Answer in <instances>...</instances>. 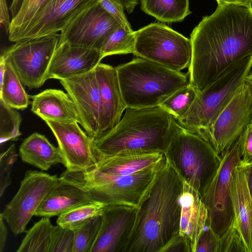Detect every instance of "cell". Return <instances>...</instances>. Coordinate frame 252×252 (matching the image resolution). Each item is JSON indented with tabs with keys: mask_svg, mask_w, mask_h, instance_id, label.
I'll use <instances>...</instances> for the list:
<instances>
[{
	"mask_svg": "<svg viewBox=\"0 0 252 252\" xmlns=\"http://www.w3.org/2000/svg\"><path fill=\"white\" fill-rule=\"evenodd\" d=\"M190 39L189 84L200 91L233 63L252 55V6L218 5L194 27Z\"/></svg>",
	"mask_w": 252,
	"mask_h": 252,
	"instance_id": "cell-1",
	"label": "cell"
},
{
	"mask_svg": "<svg viewBox=\"0 0 252 252\" xmlns=\"http://www.w3.org/2000/svg\"><path fill=\"white\" fill-rule=\"evenodd\" d=\"M184 182L166 158L138 205L123 252H162L179 234Z\"/></svg>",
	"mask_w": 252,
	"mask_h": 252,
	"instance_id": "cell-2",
	"label": "cell"
},
{
	"mask_svg": "<svg viewBox=\"0 0 252 252\" xmlns=\"http://www.w3.org/2000/svg\"><path fill=\"white\" fill-rule=\"evenodd\" d=\"M176 121L160 106L127 107L116 126L92 140L93 146L97 158L124 153H165Z\"/></svg>",
	"mask_w": 252,
	"mask_h": 252,
	"instance_id": "cell-3",
	"label": "cell"
},
{
	"mask_svg": "<svg viewBox=\"0 0 252 252\" xmlns=\"http://www.w3.org/2000/svg\"><path fill=\"white\" fill-rule=\"evenodd\" d=\"M115 68L126 108L159 106L176 91L189 84V73L173 70L140 57Z\"/></svg>",
	"mask_w": 252,
	"mask_h": 252,
	"instance_id": "cell-4",
	"label": "cell"
},
{
	"mask_svg": "<svg viewBox=\"0 0 252 252\" xmlns=\"http://www.w3.org/2000/svg\"><path fill=\"white\" fill-rule=\"evenodd\" d=\"M166 158L184 182L200 195L214 178L221 162L211 144L176 121Z\"/></svg>",
	"mask_w": 252,
	"mask_h": 252,
	"instance_id": "cell-5",
	"label": "cell"
},
{
	"mask_svg": "<svg viewBox=\"0 0 252 252\" xmlns=\"http://www.w3.org/2000/svg\"><path fill=\"white\" fill-rule=\"evenodd\" d=\"M252 67V55L231 65L217 80L197 91L189 109L176 120L178 124L209 142L212 124L242 85Z\"/></svg>",
	"mask_w": 252,
	"mask_h": 252,
	"instance_id": "cell-6",
	"label": "cell"
},
{
	"mask_svg": "<svg viewBox=\"0 0 252 252\" xmlns=\"http://www.w3.org/2000/svg\"><path fill=\"white\" fill-rule=\"evenodd\" d=\"M165 160L128 176H88L66 170L60 177L62 181L86 190L94 202L105 206L124 204L138 207Z\"/></svg>",
	"mask_w": 252,
	"mask_h": 252,
	"instance_id": "cell-7",
	"label": "cell"
},
{
	"mask_svg": "<svg viewBox=\"0 0 252 252\" xmlns=\"http://www.w3.org/2000/svg\"><path fill=\"white\" fill-rule=\"evenodd\" d=\"M134 55L173 70L189 66L192 55L190 39L166 24L151 23L134 31Z\"/></svg>",
	"mask_w": 252,
	"mask_h": 252,
	"instance_id": "cell-8",
	"label": "cell"
},
{
	"mask_svg": "<svg viewBox=\"0 0 252 252\" xmlns=\"http://www.w3.org/2000/svg\"><path fill=\"white\" fill-rule=\"evenodd\" d=\"M241 162L237 140L221 158L214 178L201 197L207 211V222L220 238L234 221L231 184L234 172Z\"/></svg>",
	"mask_w": 252,
	"mask_h": 252,
	"instance_id": "cell-9",
	"label": "cell"
},
{
	"mask_svg": "<svg viewBox=\"0 0 252 252\" xmlns=\"http://www.w3.org/2000/svg\"><path fill=\"white\" fill-rule=\"evenodd\" d=\"M60 34L25 39L5 49L2 55L12 65L23 85L29 89H38L45 82Z\"/></svg>",
	"mask_w": 252,
	"mask_h": 252,
	"instance_id": "cell-10",
	"label": "cell"
},
{
	"mask_svg": "<svg viewBox=\"0 0 252 252\" xmlns=\"http://www.w3.org/2000/svg\"><path fill=\"white\" fill-rule=\"evenodd\" d=\"M61 182L57 175L36 170L26 172L18 191L1 213L15 235L25 231L44 198Z\"/></svg>",
	"mask_w": 252,
	"mask_h": 252,
	"instance_id": "cell-11",
	"label": "cell"
},
{
	"mask_svg": "<svg viewBox=\"0 0 252 252\" xmlns=\"http://www.w3.org/2000/svg\"><path fill=\"white\" fill-rule=\"evenodd\" d=\"M252 117L251 97L243 83L210 129L209 142L221 158L250 124Z\"/></svg>",
	"mask_w": 252,
	"mask_h": 252,
	"instance_id": "cell-12",
	"label": "cell"
},
{
	"mask_svg": "<svg viewBox=\"0 0 252 252\" xmlns=\"http://www.w3.org/2000/svg\"><path fill=\"white\" fill-rule=\"evenodd\" d=\"M97 0H49L28 23L11 33V42L61 32L76 17Z\"/></svg>",
	"mask_w": 252,
	"mask_h": 252,
	"instance_id": "cell-13",
	"label": "cell"
},
{
	"mask_svg": "<svg viewBox=\"0 0 252 252\" xmlns=\"http://www.w3.org/2000/svg\"><path fill=\"white\" fill-rule=\"evenodd\" d=\"M120 26L97 0L60 33V42L99 51L108 36Z\"/></svg>",
	"mask_w": 252,
	"mask_h": 252,
	"instance_id": "cell-14",
	"label": "cell"
},
{
	"mask_svg": "<svg viewBox=\"0 0 252 252\" xmlns=\"http://www.w3.org/2000/svg\"><path fill=\"white\" fill-rule=\"evenodd\" d=\"M57 139L63 158V165L70 171H82L95 167L97 155L92 139L77 122L45 121Z\"/></svg>",
	"mask_w": 252,
	"mask_h": 252,
	"instance_id": "cell-15",
	"label": "cell"
},
{
	"mask_svg": "<svg viewBox=\"0 0 252 252\" xmlns=\"http://www.w3.org/2000/svg\"><path fill=\"white\" fill-rule=\"evenodd\" d=\"M60 82L76 106L81 126L92 140L97 138L101 97L95 68L88 72Z\"/></svg>",
	"mask_w": 252,
	"mask_h": 252,
	"instance_id": "cell-16",
	"label": "cell"
},
{
	"mask_svg": "<svg viewBox=\"0 0 252 252\" xmlns=\"http://www.w3.org/2000/svg\"><path fill=\"white\" fill-rule=\"evenodd\" d=\"M137 210L128 205L106 206L91 252H123L133 230Z\"/></svg>",
	"mask_w": 252,
	"mask_h": 252,
	"instance_id": "cell-17",
	"label": "cell"
},
{
	"mask_svg": "<svg viewBox=\"0 0 252 252\" xmlns=\"http://www.w3.org/2000/svg\"><path fill=\"white\" fill-rule=\"evenodd\" d=\"M102 59L98 50L59 42L45 80H61L88 72L94 69Z\"/></svg>",
	"mask_w": 252,
	"mask_h": 252,
	"instance_id": "cell-18",
	"label": "cell"
},
{
	"mask_svg": "<svg viewBox=\"0 0 252 252\" xmlns=\"http://www.w3.org/2000/svg\"><path fill=\"white\" fill-rule=\"evenodd\" d=\"M95 71L101 97L99 137L118 124L126 106L115 67L100 63Z\"/></svg>",
	"mask_w": 252,
	"mask_h": 252,
	"instance_id": "cell-19",
	"label": "cell"
},
{
	"mask_svg": "<svg viewBox=\"0 0 252 252\" xmlns=\"http://www.w3.org/2000/svg\"><path fill=\"white\" fill-rule=\"evenodd\" d=\"M165 159L164 153L160 152L119 154L97 157L95 167L78 172L88 176H128L156 166Z\"/></svg>",
	"mask_w": 252,
	"mask_h": 252,
	"instance_id": "cell-20",
	"label": "cell"
},
{
	"mask_svg": "<svg viewBox=\"0 0 252 252\" xmlns=\"http://www.w3.org/2000/svg\"><path fill=\"white\" fill-rule=\"evenodd\" d=\"M31 111L44 121L77 122L81 120L69 95L61 90L49 89L32 96Z\"/></svg>",
	"mask_w": 252,
	"mask_h": 252,
	"instance_id": "cell-21",
	"label": "cell"
},
{
	"mask_svg": "<svg viewBox=\"0 0 252 252\" xmlns=\"http://www.w3.org/2000/svg\"><path fill=\"white\" fill-rule=\"evenodd\" d=\"M94 202L84 189L62 181L52 189L36 210V217L51 218Z\"/></svg>",
	"mask_w": 252,
	"mask_h": 252,
	"instance_id": "cell-22",
	"label": "cell"
},
{
	"mask_svg": "<svg viewBox=\"0 0 252 252\" xmlns=\"http://www.w3.org/2000/svg\"><path fill=\"white\" fill-rule=\"evenodd\" d=\"M180 200L182 209L179 234L189 241L192 252H194L197 239L207 223V209L199 194L185 182Z\"/></svg>",
	"mask_w": 252,
	"mask_h": 252,
	"instance_id": "cell-23",
	"label": "cell"
},
{
	"mask_svg": "<svg viewBox=\"0 0 252 252\" xmlns=\"http://www.w3.org/2000/svg\"><path fill=\"white\" fill-rule=\"evenodd\" d=\"M234 219L248 252H252V200L241 163L236 167L231 184Z\"/></svg>",
	"mask_w": 252,
	"mask_h": 252,
	"instance_id": "cell-24",
	"label": "cell"
},
{
	"mask_svg": "<svg viewBox=\"0 0 252 252\" xmlns=\"http://www.w3.org/2000/svg\"><path fill=\"white\" fill-rule=\"evenodd\" d=\"M19 155L23 162L42 171H47L57 163L63 164L59 147L54 146L45 135L37 132L33 133L23 141Z\"/></svg>",
	"mask_w": 252,
	"mask_h": 252,
	"instance_id": "cell-25",
	"label": "cell"
},
{
	"mask_svg": "<svg viewBox=\"0 0 252 252\" xmlns=\"http://www.w3.org/2000/svg\"><path fill=\"white\" fill-rule=\"evenodd\" d=\"M141 9L161 22L182 21L191 12L189 0H140Z\"/></svg>",
	"mask_w": 252,
	"mask_h": 252,
	"instance_id": "cell-26",
	"label": "cell"
},
{
	"mask_svg": "<svg viewBox=\"0 0 252 252\" xmlns=\"http://www.w3.org/2000/svg\"><path fill=\"white\" fill-rule=\"evenodd\" d=\"M5 61L4 78L0 86V99L11 108L18 110L25 109L29 104L30 96L26 92L22 83L12 65Z\"/></svg>",
	"mask_w": 252,
	"mask_h": 252,
	"instance_id": "cell-27",
	"label": "cell"
},
{
	"mask_svg": "<svg viewBox=\"0 0 252 252\" xmlns=\"http://www.w3.org/2000/svg\"><path fill=\"white\" fill-rule=\"evenodd\" d=\"M53 225L50 218L42 217L28 230L17 252H49Z\"/></svg>",
	"mask_w": 252,
	"mask_h": 252,
	"instance_id": "cell-28",
	"label": "cell"
},
{
	"mask_svg": "<svg viewBox=\"0 0 252 252\" xmlns=\"http://www.w3.org/2000/svg\"><path fill=\"white\" fill-rule=\"evenodd\" d=\"M106 206L95 202L80 206L59 216L57 223L74 232L93 219L101 216Z\"/></svg>",
	"mask_w": 252,
	"mask_h": 252,
	"instance_id": "cell-29",
	"label": "cell"
},
{
	"mask_svg": "<svg viewBox=\"0 0 252 252\" xmlns=\"http://www.w3.org/2000/svg\"><path fill=\"white\" fill-rule=\"evenodd\" d=\"M135 43L134 31H127L120 26L106 38L99 52L102 58L113 55L133 54Z\"/></svg>",
	"mask_w": 252,
	"mask_h": 252,
	"instance_id": "cell-30",
	"label": "cell"
},
{
	"mask_svg": "<svg viewBox=\"0 0 252 252\" xmlns=\"http://www.w3.org/2000/svg\"><path fill=\"white\" fill-rule=\"evenodd\" d=\"M197 93L196 90L189 84L172 94L159 106L176 120H178L189 109Z\"/></svg>",
	"mask_w": 252,
	"mask_h": 252,
	"instance_id": "cell-31",
	"label": "cell"
},
{
	"mask_svg": "<svg viewBox=\"0 0 252 252\" xmlns=\"http://www.w3.org/2000/svg\"><path fill=\"white\" fill-rule=\"evenodd\" d=\"M22 118L15 109L7 105L0 99V145L9 140H16L21 135L20 126Z\"/></svg>",
	"mask_w": 252,
	"mask_h": 252,
	"instance_id": "cell-32",
	"label": "cell"
},
{
	"mask_svg": "<svg viewBox=\"0 0 252 252\" xmlns=\"http://www.w3.org/2000/svg\"><path fill=\"white\" fill-rule=\"evenodd\" d=\"M101 221V216L96 217L74 232L72 252H91L98 235Z\"/></svg>",
	"mask_w": 252,
	"mask_h": 252,
	"instance_id": "cell-33",
	"label": "cell"
},
{
	"mask_svg": "<svg viewBox=\"0 0 252 252\" xmlns=\"http://www.w3.org/2000/svg\"><path fill=\"white\" fill-rule=\"evenodd\" d=\"M48 1L23 0L18 12L11 20L8 33L14 32L31 21Z\"/></svg>",
	"mask_w": 252,
	"mask_h": 252,
	"instance_id": "cell-34",
	"label": "cell"
},
{
	"mask_svg": "<svg viewBox=\"0 0 252 252\" xmlns=\"http://www.w3.org/2000/svg\"><path fill=\"white\" fill-rule=\"evenodd\" d=\"M74 232L59 225L53 226L49 252H72Z\"/></svg>",
	"mask_w": 252,
	"mask_h": 252,
	"instance_id": "cell-35",
	"label": "cell"
},
{
	"mask_svg": "<svg viewBox=\"0 0 252 252\" xmlns=\"http://www.w3.org/2000/svg\"><path fill=\"white\" fill-rule=\"evenodd\" d=\"M18 154L14 144H11L0 156V197L12 182L10 174Z\"/></svg>",
	"mask_w": 252,
	"mask_h": 252,
	"instance_id": "cell-36",
	"label": "cell"
},
{
	"mask_svg": "<svg viewBox=\"0 0 252 252\" xmlns=\"http://www.w3.org/2000/svg\"><path fill=\"white\" fill-rule=\"evenodd\" d=\"M248 252L243 237L233 222L230 227L220 238L219 252Z\"/></svg>",
	"mask_w": 252,
	"mask_h": 252,
	"instance_id": "cell-37",
	"label": "cell"
},
{
	"mask_svg": "<svg viewBox=\"0 0 252 252\" xmlns=\"http://www.w3.org/2000/svg\"><path fill=\"white\" fill-rule=\"evenodd\" d=\"M220 239L207 222L197 239L194 252H219Z\"/></svg>",
	"mask_w": 252,
	"mask_h": 252,
	"instance_id": "cell-38",
	"label": "cell"
},
{
	"mask_svg": "<svg viewBox=\"0 0 252 252\" xmlns=\"http://www.w3.org/2000/svg\"><path fill=\"white\" fill-rule=\"evenodd\" d=\"M101 5L110 14L125 30L129 32L133 30L126 17L124 7L115 0H97Z\"/></svg>",
	"mask_w": 252,
	"mask_h": 252,
	"instance_id": "cell-39",
	"label": "cell"
},
{
	"mask_svg": "<svg viewBox=\"0 0 252 252\" xmlns=\"http://www.w3.org/2000/svg\"><path fill=\"white\" fill-rule=\"evenodd\" d=\"M241 164H252V125L250 124L238 140Z\"/></svg>",
	"mask_w": 252,
	"mask_h": 252,
	"instance_id": "cell-40",
	"label": "cell"
},
{
	"mask_svg": "<svg viewBox=\"0 0 252 252\" xmlns=\"http://www.w3.org/2000/svg\"><path fill=\"white\" fill-rule=\"evenodd\" d=\"M162 252H192V250L189 241L179 233Z\"/></svg>",
	"mask_w": 252,
	"mask_h": 252,
	"instance_id": "cell-41",
	"label": "cell"
},
{
	"mask_svg": "<svg viewBox=\"0 0 252 252\" xmlns=\"http://www.w3.org/2000/svg\"><path fill=\"white\" fill-rule=\"evenodd\" d=\"M10 22L5 0H0V24L8 33Z\"/></svg>",
	"mask_w": 252,
	"mask_h": 252,
	"instance_id": "cell-42",
	"label": "cell"
},
{
	"mask_svg": "<svg viewBox=\"0 0 252 252\" xmlns=\"http://www.w3.org/2000/svg\"><path fill=\"white\" fill-rule=\"evenodd\" d=\"M4 219L1 214H0V252H2L4 249L7 237V229L4 224Z\"/></svg>",
	"mask_w": 252,
	"mask_h": 252,
	"instance_id": "cell-43",
	"label": "cell"
},
{
	"mask_svg": "<svg viewBox=\"0 0 252 252\" xmlns=\"http://www.w3.org/2000/svg\"><path fill=\"white\" fill-rule=\"evenodd\" d=\"M243 165L247 187L252 200V164Z\"/></svg>",
	"mask_w": 252,
	"mask_h": 252,
	"instance_id": "cell-44",
	"label": "cell"
},
{
	"mask_svg": "<svg viewBox=\"0 0 252 252\" xmlns=\"http://www.w3.org/2000/svg\"><path fill=\"white\" fill-rule=\"evenodd\" d=\"M218 5L233 4L237 5L245 6L247 7L252 6V0H216Z\"/></svg>",
	"mask_w": 252,
	"mask_h": 252,
	"instance_id": "cell-45",
	"label": "cell"
},
{
	"mask_svg": "<svg viewBox=\"0 0 252 252\" xmlns=\"http://www.w3.org/2000/svg\"><path fill=\"white\" fill-rule=\"evenodd\" d=\"M121 4L124 9L129 13L133 12L135 6L138 4V0H115Z\"/></svg>",
	"mask_w": 252,
	"mask_h": 252,
	"instance_id": "cell-46",
	"label": "cell"
},
{
	"mask_svg": "<svg viewBox=\"0 0 252 252\" xmlns=\"http://www.w3.org/2000/svg\"><path fill=\"white\" fill-rule=\"evenodd\" d=\"M23 0H13L9 7V10L11 13L12 18L15 17L18 12Z\"/></svg>",
	"mask_w": 252,
	"mask_h": 252,
	"instance_id": "cell-47",
	"label": "cell"
},
{
	"mask_svg": "<svg viewBox=\"0 0 252 252\" xmlns=\"http://www.w3.org/2000/svg\"><path fill=\"white\" fill-rule=\"evenodd\" d=\"M244 84L247 86L250 93L251 101V110L252 113V72H250L245 77Z\"/></svg>",
	"mask_w": 252,
	"mask_h": 252,
	"instance_id": "cell-48",
	"label": "cell"
},
{
	"mask_svg": "<svg viewBox=\"0 0 252 252\" xmlns=\"http://www.w3.org/2000/svg\"><path fill=\"white\" fill-rule=\"evenodd\" d=\"M250 124L252 125V117L250 122Z\"/></svg>",
	"mask_w": 252,
	"mask_h": 252,
	"instance_id": "cell-49",
	"label": "cell"
}]
</instances>
